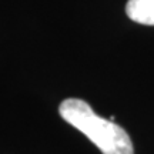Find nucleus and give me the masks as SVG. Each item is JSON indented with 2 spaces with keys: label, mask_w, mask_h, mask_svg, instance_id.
<instances>
[{
  "label": "nucleus",
  "mask_w": 154,
  "mask_h": 154,
  "mask_svg": "<svg viewBox=\"0 0 154 154\" xmlns=\"http://www.w3.org/2000/svg\"><path fill=\"white\" fill-rule=\"evenodd\" d=\"M59 113L70 126L91 140L103 154H134L126 130L97 116L84 100L66 99L59 107Z\"/></svg>",
  "instance_id": "f257e3e1"
},
{
  "label": "nucleus",
  "mask_w": 154,
  "mask_h": 154,
  "mask_svg": "<svg viewBox=\"0 0 154 154\" xmlns=\"http://www.w3.org/2000/svg\"><path fill=\"white\" fill-rule=\"evenodd\" d=\"M126 13L133 22L154 26V0H128Z\"/></svg>",
  "instance_id": "f03ea898"
}]
</instances>
